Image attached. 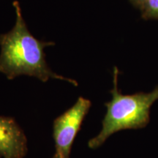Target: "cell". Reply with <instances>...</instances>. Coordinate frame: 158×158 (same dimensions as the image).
Segmentation results:
<instances>
[{
    "label": "cell",
    "instance_id": "obj_1",
    "mask_svg": "<svg viewBox=\"0 0 158 158\" xmlns=\"http://www.w3.org/2000/svg\"><path fill=\"white\" fill-rule=\"evenodd\" d=\"M13 5L16 15L15 24L9 32L0 35V73L8 79L27 75L36 77L43 82L55 78L78 86L76 81L55 73L48 68L44 48L55 43L35 38L26 25L19 3L14 1Z\"/></svg>",
    "mask_w": 158,
    "mask_h": 158
},
{
    "label": "cell",
    "instance_id": "obj_2",
    "mask_svg": "<svg viewBox=\"0 0 158 158\" xmlns=\"http://www.w3.org/2000/svg\"><path fill=\"white\" fill-rule=\"evenodd\" d=\"M118 70L114 69V87L110 90L112 98L105 104L107 108L102 120L101 131L89 140L88 146L94 149L116 132L124 130H138L146 127L150 120V108L158 100V86L153 91L124 95L118 89Z\"/></svg>",
    "mask_w": 158,
    "mask_h": 158
},
{
    "label": "cell",
    "instance_id": "obj_3",
    "mask_svg": "<svg viewBox=\"0 0 158 158\" xmlns=\"http://www.w3.org/2000/svg\"><path fill=\"white\" fill-rule=\"evenodd\" d=\"M91 106L90 100L80 97L72 107L54 120L56 154L61 158H70L73 143Z\"/></svg>",
    "mask_w": 158,
    "mask_h": 158
},
{
    "label": "cell",
    "instance_id": "obj_4",
    "mask_svg": "<svg viewBox=\"0 0 158 158\" xmlns=\"http://www.w3.org/2000/svg\"><path fill=\"white\" fill-rule=\"evenodd\" d=\"M27 150V138L23 130L12 118L0 116V156L23 158Z\"/></svg>",
    "mask_w": 158,
    "mask_h": 158
},
{
    "label": "cell",
    "instance_id": "obj_5",
    "mask_svg": "<svg viewBox=\"0 0 158 158\" xmlns=\"http://www.w3.org/2000/svg\"><path fill=\"white\" fill-rule=\"evenodd\" d=\"M144 19H158V0H148L140 8Z\"/></svg>",
    "mask_w": 158,
    "mask_h": 158
},
{
    "label": "cell",
    "instance_id": "obj_6",
    "mask_svg": "<svg viewBox=\"0 0 158 158\" xmlns=\"http://www.w3.org/2000/svg\"><path fill=\"white\" fill-rule=\"evenodd\" d=\"M129 1L133 6L140 9L144 5V3L147 2L148 0H129Z\"/></svg>",
    "mask_w": 158,
    "mask_h": 158
},
{
    "label": "cell",
    "instance_id": "obj_7",
    "mask_svg": "<svg viewBox=\"0 0 158 158\" xmlns=\"http://www.w3.org/2000/svg\"><path fill=\"white\" fill-rule=\"evenodd\" d=\"M53 158H61V157H59V156L58 155H56V154L55 153V155H54V157H53Z\"/></svg>",
    "mask_w": 158,
    "mask_h": 158
}]
</instances>
